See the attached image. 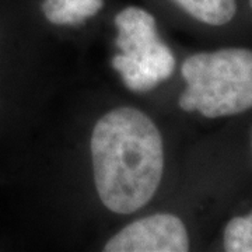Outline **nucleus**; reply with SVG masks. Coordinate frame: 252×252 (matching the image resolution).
Instances as JSON below:
<instances>
[{"mask_svg":"<svg viewBox=\"0 0 252 252\" xmlns=\"http://www.w3.org/2000/svg\"><path fill=\"white\" fill-rule=\"evenodd\" d=\"M91 158L104 206L114 213H135L152 200L161 182V133L139 109H112L94 126Z\"/></svg>","mask_w":252,"mask_h":252,"instance_id":"obj_1","label":"nucleus"},{"mask_svg":"<svg viewBox=\"0 0 252 252\" xmlns=\"http://www.w3.org/2000/svg\"><path fill=\"white\" fill-rule=\"evenodd\" d=\"M181 72L187 83L180 107L202 117L223 118L252 108V51L224 48L189 56Z\"/></svg>","mask_w":252,"mask_h":252,"instance_id":"obj_2","label":"nucleus"},{"mask_svg":"<svg viewBox=\"0 0 252 252\" xmlns=\"http://www.w3.org/2000/svg\"><path fill=\"white\" fill-rule=\"evenodd\" d=\"M117 46L112 67L132 91H149L167 80L175 69L171 49L157 35L156 18L142 7L130 6L115 17Z\"/></svg>","mask_w":252,"mask_h":252,"instance_id":"obj_3","label":"nucleus"},{"mask_svg":"<svg viewBox=\"0 0 252 252\" xmlns=\"http://www.w3.org/2000/svg\"><path fill=\"white\" fill-rule=\"evenodd\" d=\"M189 237L180 217L157 213L124 227L105 244L107 252H187Z\"/></svg>","mask_w":252,"mask_h":252,"instance_id":"obj_4","label":"nucleus"},{"mask_svg":"<svg viewBox=\"0 0 252 252\" xmlns=\"http://www.w3.org/2000/svg\"><path fill=\"white\" fill-rule=\"evenodd\" d=\"M104 6V0H41L39 9L54 26H76L93 17Z\"/></svg>","mask_w":252,"mask_h":252,"instance_id":"obj_5","label":"nucleus"},{"mask_svg":"<svg viewBox=\"0 0 252 252\" xmlns=\"http://www.w3.org/2000/svg\"><path fill=\"white\" fill-rule=\"evenodd\" d=\"M190 17L209 26H224L237 13L235 0H174Z\"/></svg>","mask_w":252,"mask_h":252,"instance_id":"obj_6","label":"nucleus"},{"mask_svg":"<svg viewBox=\"0 0 252 252\" xmlns=\"http://www.w3.org/2000/svg\"><path fill=\"white\" fill-rule=\"evenodd\" d=\"M223 245L228 252H252V212L234 217L227 223Z\"/></svg>","mask_w":252,"mask_h":252,"instance_id":"obj_7","label":"nucleus"},{"mask_svg":"<svg viewBox=\"0 0 252 252\" xmlns=\"http://www.w3.org/2000/svg\"><path fill=\"white\" fill-rule=\"evenodd\" d=\"M250 7H251V10H252V0H250Z\"/></svg>","mask_w":252,"mask_h":252,"instance_id":"obj_8","label":"nucleus"}]
</instances>
